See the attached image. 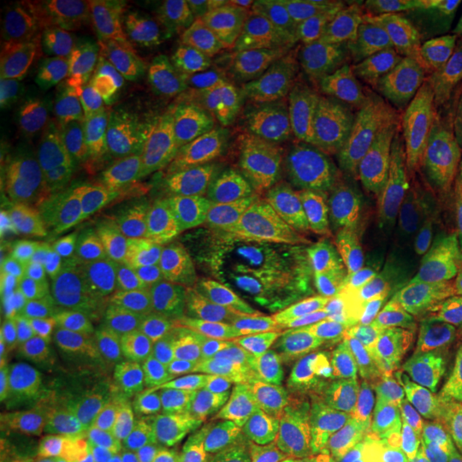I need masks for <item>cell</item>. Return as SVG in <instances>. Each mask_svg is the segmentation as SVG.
Masks as SVG:
<instances>
[{
	"instance_id": "6da1fadb",
	"label": "cell",
	"mask_w": 462,
	"mask_h": 462,
	"mask_svg": "<svg viewBox=\"0 0 462 462\" xmlns=\"http://www.w3.org/2000/svg\"><path fill=\"white\" fill-rule=\"evenodd\" d=\"M374 310H362L334 282L313 274L276 276L268 317L270 383L300 398L354 388L371 340Z\"/></svg>"
},
{
	"instance_id": "7a4b0ae2",
	"label": "cell",
	"mask_w": 462,
	"mask_h": 462,
	"mask_svg": "<svg viewBox=\"0 0 462 462\" xmlns=\"http://www.w3.org/2000/svg\"><path fill=\"white\" fill-rule=\"evenodd\" d=\"M446 374L435 330L429 268L374 310L371 340L354 385L351 446L420 418Z\"/></svg>"
},
{
	"instance_id": "3957f363",
	"label": "cell",
	"mask_w": 462,
	"mask_h": 462,
	"mask_svg": "<svg viewBox=\"0 0 462 462\" xmlns=\"http://www.w3.org/2000/svg\"><path fill=\"white\" fill-rule=\"evenodd\" d=\"M107 75L142 67L187 78L227 51L223 3L206 0H114L88 3Z\"/></svg>"
},
{
	"instance_id": "277c9868",
	"label": "cell",
	"mask_w": 462,
	"mask_h": 462,
	"mask_svg": "<svg viewBox=\"0 0 462 462\" xmlns=\"http://www.w3.org/2000/svg\"><path fill=\"white\" fill-rule=\"evenodd\" d=\"M101 75L107 78L106 62L86 5L43 3L11 24L3 69L7 109L79 101Z\"/></svg>"
},
{
	"instance_id": "5b68a950",
	"label": "cell",
	"mask_w": 462,
	"mask_h": 462,
	"mask_svg": "<svg viewBox=\"0 0 462 462\" xmlns=\"http://www.w3.org/2000/svg\"><path fill=\"white\" fill-rule=\"evenodd\" d=\"M227 51L246 101L326 109L309 71L315 5L302 0H225Z\"/></svg>"
},
{
	"instance_id": "8992f818",
	"label": "cell",
	"mask_w": 462,
	"mask_h": 462,
	"mask_svg": "<svg viewBox=\"0 0 462 462\" xmlns=\"http://www.w3.org/2000/svg\"><path fill=\"white\" fill-rule=\"evenodd\" d=\"M99 101L5 109L0 195L54 201L95 135Z\"/></svg>"
},
{
	"instance_id": "52a82bcc",
	"label": "cell",
	"mask_w": 462,
	"mask_h": 462,
	"mask_svg": "<svg viewBox=\"0 0 462 462\" xmlns=\"http://www.w3.org/2000/svg\"><path fill=\"white\" fill-rule=\"evenodd\" d=\"M309 71L328 112L351 118H390L426 92L394 51L349 26L315 28Z\"/></svg>"
},
{
	"instance_id": "ba28073f",
	"label": "cell",
	"mask_w": 462,
	"mask_h": 462,
	"mask_svg": "<svg viewBox=\"0 0 462 462\" xmlns=\"http://www.w3.org/2000/svg\"><path fill=\"white\" fill-rule=\"evenodd\" d=\"M248 137L270 150L309 195L338 204L360 190L366 170L328 109L246 101Z\"/></svg>"
},
{
	"instance_id": "9c48e42d",
	"label": "cell",
	"mask_w": 462,
	"mask_h": 462,
	"mask_svg": "<svg viewBox=\"0 0 462 462\" xmlns=\"http://www.w3.org/2000/svg\"><path fill=\"white\" fill-rule=\"evenodd\" d=\"M90 394L107 430L154 413H189L157 354L152 317L142 300H125L107 328L95 362Z\"/></svg>"
},
{
	"instance_id": "30bf717a",
	"label": "cell",
	"mask_w": 462,
	"mask_h": 462,
	"mask_svg": "<svg viewBox=\"0 0 462 462\" xmlns=\"http://www.w3.org/2000/svg\"><path fill=\"white\" fill-rule=\"evenodd\" d=\"M248 143L246 107L221 97L190 103L171 142V189L165 201L190 218H206L227 199Z\"/></svg>"
},
{
	"instance_id": "8fae6325",
	"label": "cell",
	"mask_w": 462,
	"mask_h": 462,
	"mask_svg": "<svg viewBox=\"0 0 462 462\" xmlns=\"http://www.w3.org/2000/svg\"><path fill=\"white\" fill-rule=\"evenodd\" d=\"M368 182L374 212L394 238L429 245L462 229V190L437 170L415 137L383 143Z\"/></svg>"
},
{
	"instance_id": "7c38bea8",
	"label": "cell",
	"mask_w": 462,
	"mask_h": 462,
	"mask_svg": "<svg viewBox=\"0 0 462 462\" xmlns=\"http://www.w3.org/2000/svg\"><path fill=\"white\" fill-rule=\"evenodd\" d=\"M11 462H112L92 394L69 379L34 390L11 426Z\"/></svg>"
},
{
	"instance_id": "4fadbf2b",
	"label": "cell",
	"mask_w": 462,
	"mask_h": 462,
	"mask_svg": "<svg viewBox=\"0 0 462 462\" xmlns=\"http://www.w3.org/2000/svg\"><path fill=\"white\" fill-rule=\"evenodd\" d=\"M125 265L114 248L75 245L43 276L42 304L48 326L69 343H82L112 326L123 309Z\"/></svg>"
},
{
	"instance_id": "5bb4252c",
	"label": "cell",
	"mask_w": 462,
	"mask_h": 462,
	"mask_svg": "<svg viewBox=\"0 0 462 462\" xmlns=\"http://www.w3.org/2000/svg\"><path fill=\"white\" fill-rule=\"evenodd\" d=\"M276 276L262 270L227 296L210 300L212 337L221 401L227 409L251 407L263 390L273 388L268 371V317Z\"/></svg>"
},
{
	"instance_id": "9a60e30c",
	"label": "cell",
	"mask_w": 462,
	"mask_h": 462,
	"mask_svg": "<svg viewBox=\"0 0 462 462\" xmlns=\"http://www.w3.org/2000/svg\"><path fill=\"white\" fill-rule=\"evenodd\" d=\"M204 218L159 204L148 218L135 257V285L150 315L182 302H210V279L201 255Z\"/></svg>"
},
{
	"instance_id": "2e32d148",
	"label": "cell",
	"mask_w": 462,
	"mask_h": 462,
	"mask_svg": "<svg viewBox=\"0 0 462 462\" xmlns=\"http://www.w3.org/2000/svg\"><path fill=\"white\" fill-rule=\"evenodd\" d=\"M310 195L262 143L248 137L245 159L227 195L236 223L265 262L285 255L293 231L310 210Z\"/></svg>"
},
{
	"instance_id": "e0dca14e",
	"label": "cell",
	"mask_w": 462,
	"mask_h": 462,
	"mask_svg": "<svg viewBox=\"0 0 462 462\" xmlns=\"http://www.w3.org/2000/svg\"><path fill=\"white\" fill-rule=\"evenodd\" d=\"M356 421L354 388L300 396L251 439L253 462H326L351 448Z\"/></svg>"
},
{
	"instance_id": "ac0fdd59",
	"label": "cell",
	"mask_w": 462,
	"mask_h": 462,
	"mask_svg": "<svg viewBox=\"0 0 462 462\" xmlns=\"http://www.w3.org/2000/svg\"><path fill=\"white\" fill-rule=\"evenodd\" d=\"M101 109L107 129L120 140L171 146L187 118L189 103L171 78L125 67L106 78Z\"/></svg>"
},
{
	"instance_id": "d6986e66",
	"label": "cell",
	"mask_w": 462,
	"mask_h": 462,
	"mask_svg": "<svg viewBox=\"0 0 462 462\" xmlns=\"http://www.w3.org/2000/svg\"><path fill=\"white\" fill-rule=\"evenodd\" d=\"M152 317V338L167 377L187 407L221 401L210 302H182Z\"/></svg>"
},
{
	"instance_id": "ffe728a7",
	"label": "cell",
	"mask_w": 462,
	"mask_h": 462,
	"mask_svg": "<svg viewBox=\"0 0 462 462\" xmlns=\"http://www.w3.org/2000/svg\"><path fill=\"white\" fill-rule=\"evenodd\" d=\"M171 189L170 146L123 142L101 154L88 193V206L106 225L152 208Z\"/></svg>"
},
{
	"instance_id": "44dd1931",
	"label": "cell",
	"mask_w": 462,
	"mask_h": 462,
	"mask_svg": "<svg viewBox=\"0 0 462 462\" xmlns=\"http://www.w3.org/2000/svg\"><path fill=\"white\" fill-rule=\"evenodd\" d=\"M392 51L426 90L462 79V0H415L392 24Z\"/></svg>"
},
{
	"instance_id": "7402d4cb",
	"label": "cell",
	"mask_w": 462,
	"mask_h": 462,
	"mask_svg": "<svg viewBox=\"0 0 462 462\" xmlns=\"http://www.w3.org/2000/svg\"><path fill=\"white\" fill-rule=\"evenodd\" d=\"M199 245L210 279L212 300L236 291L263 270L259 265L262 253L246 231L236 223L227 201L204 218Z\"/></svg>"
},
{
	"instance_id": "603a6c76",
	"label": "cell",
	"mask_w": 462,
	"mask_h": 462,
	"mask_svg": "<svg viewBox=\"0 0 462 462\" xmlns=\"http://www.w3.org/2000/svg\"><path fill=\"white\" fill-rule=\"evenodd\" d=\"M56 227L51 201L0 195V265L11 274L32 263L50 245Z\"/></svg>"
},
{
	"instance_id": "cb8c5ba5",
	"label": "cell",
	"mask_w": 462,
	"mask_h": 462,
	"mask_svg": "<svg viewBox=\"0 0 462 462\" xmlns=\"http://www.w3.org/2000/svg\"><path fill=\"white\" fill-rule=\"evenodd\" d=\"M187 426V411H165L109 430L112 462H170Z\"/></svg>"
},
{
	"instance_id": "d4e9b609",
	"label": "cell",
	"mask_w": 462,
	"mask_h": 462,
	"mask_svg": "<svg viewBox=\"0 0 462 462\" xmlns=\"http://www.w3.org/2000/svg\"><path fill=\"white\" fill-rule=\"evenodd\" d=\"M432 310L448 373L462 364V255L432 265Z\"/></svg>"
},
{
	"instance_id": "484cf974",
	"label": "cell",
	"mask_w": 462,
	"mask_h": 462,
	"mask_svg": "<svg viewBox=\"0 0 462 462\" xmlns=\"http://www.w3.org/2000/svg\"><path fill=\"white\" fill-rule=\"evenodd\" d=\"M458 424H462V364L446 374L435 398L420 413L415 437L432 435Z\"/></svg>"
},
{
	"instance_id": "4316f807",
	"label": "cell",
	"mask_w": 462,
	"mask_h": 462,
	"mask_svg": "<svg viewBox=\"0 0 462 462\" xmlns=\"http://www.w3.org/2000/svg\"><path fill=\"white\" fill-rule=\"evenodd\" d=\"M429 157L454 187L462 190V112L452 109L430 135Z\"/></svg>"
},
{
	"instance_id": "83f0119b",
	"label": "cell",
	"mask_w": 462,
	"mask_h": 462,
	"mask_svg": "<svg viewBox=\"0 0 462 462\" xmlns=\"http://www.w3.org/2000/svg\"><path fill=\"white\" fill-rule=\"evenodd\" d=\"M409 462H462V424L415 437Z\"/></svg>"
},
{
	"instance_id": "f1b7e54d",
	"label": "cell",
	"mask_w": 462,
	"mask_h": 462,
	"mask_svg": "<svg viewBox=\"0 0 462 462\" xmlns=\"http://www.w3.org/2000/svg\"><path fill=\"white\" fill-rule=\"evenodd\" d=\"M448 255H462V229L448 240Z\"/></svg>"
},
{
	"instance_id": "f546056e",
	"label": "cell",
	"mask_w": 462,
	"mask_h": 462,
	"mask_svg": "<svg viewBox=\"0 0 462 462\" xmlns=\"http://www.w3.org/2000/svg\"><path fill=\"white\" fill-rule=\"evenodd\" d=\"M452 109H458L462 112V79L460 82L454 84V90H452Z\"/></svg>"
},
{
	"instance_id": "4dcf8cb0",
	"label": "cell",
	"mask_w": 462,
	"mask_h": 462,
	"mask_svg": "<svg viewBox=\"0 0 462 462\" xmlns=\"http://www.w3.org/2000/svg\"><path fill=\"white\" fill-rule=\"evenodd\" d=\"M208 462H225V460H208ZM242 462H253V460H242Z\"/></svg>"
}]
</instances>
